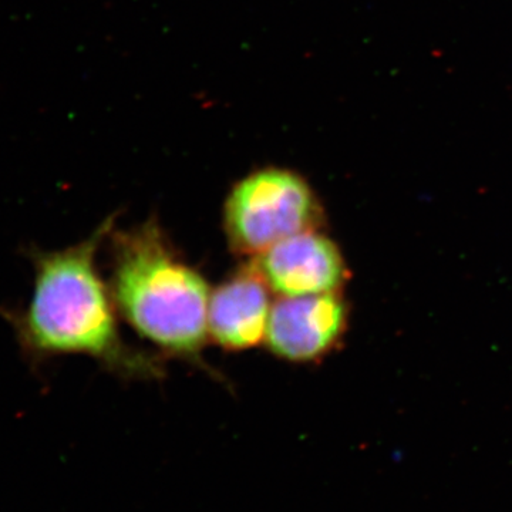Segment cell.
I'll return each mask as SVG.
<instances>
[{
    "label": "cell",
    "instance_id": "cell-6",
    "mask_svg": "<svg viewBox=\"0 0 512 512\" xmlns=\"http://www.w3.org/2000/svg\"><path fill=\"white\" fill-rule=\"evenodd\" d=\"M271 288L254 259L239 266L211 291L208 333L215 343L231 352L255 348L265 342L271 316Z\"/></svg>",
    "mask_w": 512,
    "mask_h": 512
},
{
    "label": "cell",
    "instance_id": "cell-1",
    "mask_svg": "<svg viewBox=\"0 0 512 512\" xmlns=\"http://www.w3.org/2000/svg\"><path fill=\"white\" fill-rule=\"evenodd\" d=\"M114 221L107 218L92 235L60 251L30 249L35 269L32 298L23 309H2L30 362L84 355L119 376L158 379L164 375L157 357L131 348L121 338L113 296L97 269V254L110 237Z\"/></svg>",
    "mask_w": 512,
    "mask_h": 512
},
{
    "label": "cell",
    "instance_id": "cell-3",
    "mask_svg": "<svg viewBox=\"0 0 512 512\" xmlns=\"http://www.w3.org/2000/svg\"><path fill=\"white\" fill-rule=\"evenodd\" d=\"M323 224L325 211L311 184L286 168H261L248 174L225 201L229 248L249 259L293 235L320 231Z\"/></svg>",
    "mask_w": 512,
    "mask_h": 512
},
{
    "label": "cell",
    "instance_id": "cell-5",
    "mask_svg": "<svg viewBox=\"0 0 512 512\" xmlns=\"http://www.w3.org/2000/svg\"><path fill=\"white\" fill-rule=\"evenodd\" d=\"M251 259L278 296L340 292L349 279L338 245L320 231L293 235Z\"/></svg>",
    "mask_w": 512,
    "mask_h": 512
},
{
    "label": "cell",
    "instance_id": "cell-2",
    "mask_svg": "<svg viewBox=\"0 0 512 512\" xmlns=\"http://www.w3.org/2000/svg\"><path fill=\"white\" fill-rule=\"evenodd\" d=\"M110 292L117 312L171 356L202 365L211 289L171 247L156 220L111 231Z\"/></svg>",
    "mask_w": 512,
    "mask_h": 512
},
{
    "label": "cell",
    "instance_id": "cell-4",
    "mask_svg": "<svg viewBox=\"0 0 512 512\" xmlns=\"http://www.w3.org/2000/svg\"><path fill=\"white\" fill-rule=\"evenodd\" d=\"M348 323L349 306L340 292L279 296L272 305L265 343L288 362H316L339 345Z\"/></svg>",
    "mask_w": 512,
    "mask_h": 512
}]
</instances>
